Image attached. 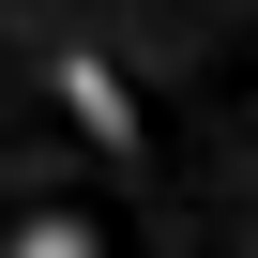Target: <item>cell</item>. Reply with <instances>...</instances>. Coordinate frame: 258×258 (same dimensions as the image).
<instances>
[{
    "label": "cell",
    "instance_id": "6da1fadb",
    "mask_svg": "<svg viewBox=\"0 0 258 258\" xmlns=\"http://www.w3.org/2000/svg\"><path fill=\"white\" fill-rule=\"evenodd\" d=\"M16 258H91V228H76V213H31V228H16Z\"/></svg>",
    "mask_w": 258,
    "mask_h": 258
}]
</instances>
